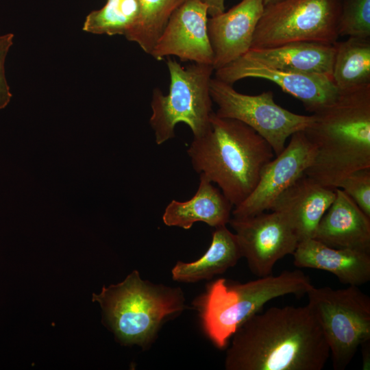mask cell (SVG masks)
Instances as JSON below:
<instances>
[{
    "instance_id": "6da1fadb",
    "label": "cell",
    "mask_w": 370,
    "mask_h": 370,
    "mask_svg": "<svg viewBox=\"0 0 370 370\" xmlns=\"http://www.w3.org/2000/svg\"><path fill=\"white\" fill-rule=\"evenodd\" d=\"M232 337L225 358L227 370H321L330 355L308 304L258 312Z\"/></svg>"
},
{
    "instance_id": "7a4b0ae2",
    "label": "cell",
    "mask_w": 370,
    "mask_h": 370,
    "mask_svg": "<svg viewBox=\"0 0 370 370\" xmlns=\"http://www.w3.org/2000/svg\"><path fill=\"white\" fill-rule=\"evenodd\" d=\"M312 114L303 132L315 155L306 175L336 189L350 173L370 168V84L339 91Z\"/></svg>"
},
{
    "instance_id": "3957f363",
    "label": "cell",
    "mask_w": 370,
    "mask_h": 370,
    "mask_svg": "<svg viewBox=\"0 0 370 370\" xmlns=\"http://www.w3.org/2000/svg\"><path fill=\"white\" fill-rule=\"evenodd\" d=\"M187 153L194 170L217 184L234 207L252 193L263 167L275 157L270 145L256 131L214 112L210 130L193 138Z\"/></svg>"
},
{
    "instance_id": "277c9868",
    "label": "cell",
    "mask_w": 370,
    "mask_h": 370,
    "mask_svg": "<svg viewBox=\"0 0 370 370\" xmlns=\"http://www.w3.org/2000/svg\"><path fill=\"white\" fill-rule=\"evenodd\" d=\"M313 286L310 278L297 269L245 283L219 278L207 284L205 291L193 300V306L198 312L204 334L215 347L222 349L238 328L267 302L290 294L303 297Z\"/></svg>"
},
{
    "instance_id": "5b68a950",
    "label": "cell",
    "mask_w": 370,
    "mask_h": 370,
    "mask_svg": "<svg viewBox=\"0 0 370 370\" xmlns=\"http://www.w3.org/2000/svg\"><path fill=\"white\" fill-rule=\"evenodd\" d=\"M92 301L101 308L103 322L124 345L148 349L162 325L185 308L179 287L143 280L134 270L117 284L103 286Z\"/></svg>"
},
{
    "instance_id": "8992f818",
    "label": "cell",
    "mask_w": 370,
    "mask_h": 370,
    "mask_svg": "<svg viewBox=\"0 0 370 370\" xmlns=\"http://www.w3.org/2000/svg\"><path fill=\"white\" fill-rule=\"evenodd\" d=\"M170 84L168 94L159 88L152 91L149 124L157 145L175 136L177 123L191 130L193 138L204 136L210 129L212 100L210 85L214 70L212 65L193 63L186 67L168 58Z\"/></svg>"
},
{
    "instance_id": "52a82bcc",
    "label": "cell",
    "mask_w": 370,
    "mask_h": 370,
    "mask_svg": "<svg viewBox=\"0 0 370 370\" xmlns=\"http://www.w3.org/2000/svg\"><path fill=\"white\" fill-rule=\"evenodd\" d=\"M306 295L326 338L333 368L344 370L361 344L370 340V298L351 285L338 289L313 286Z\"/></svg>"
},
{
    "instance_id": "ba28073f",
    "label": "cell",
    "mask_w": 370,
    "mask_h": 370,
    "mask_svg": "<svg viewBox=\"0 0 370 370\" xmlns=\"http://www.w3.org/2000/svg\"><path fill=\"white\" fill-rule=\"evenodd\" d=\"M343 0H280L264 5L251 48L338 40Z\"/></svg>"
},
{
    "instance_id": "9c48e42d",
    "label": "cell",
    "mask_w": 370,
    "mask_h": 370,
    "mask_svg": "<svg viewBox=\"0 0 370 370\" xmlns=\"http://www.w3.org/2000/svg\"><path fill=\"white\" fill-rule=\"evenodd\" d=\"M210 91L218 116L239 121L253 129L270 145L275 156L284 150L288 138L304 131L313 120L312 114H296L277 104L272 91L246 95L214 77Z\"/></svg>"
},
{
    "instance_id": "30bf717a",
    "label": "cell",
    "mask_w": 370,
    "mask_h": 370,
    "mask_svg": "<svg viewBox=\"0 0 370 370\" xmlns=\"http://www.w3.org/2000/svg\"><path fill=\"white\" fill-rule=\"evenodd\" d=\"M235 231L243 258L258 278L272 274L275 263L293 254L299 243L286 218L280 212H262L228 223Z\"/></svg>"
},
{
    "instance_id": "8fae6325",
    "label": "cell",
    "mask_w": 370,
    "mask_h": 370,
    "mask_svg": "<svg viewBox=\"0 0 370 370\" xmlns=\"http://www.w3.org/2000/svg\"><path fill=\"white\" fill-rule=\"evenodd\" d=\"M284 150L263 167L249 197L234 207V218H246L269 210L275 199L312 164L315 152L303 131L293 134Z\"/></svg>"
},
{
    "instance_id": "7c38bea8",
    "label": "cell",
    "mask_w": 370,
    "mask_h": 370,
    "mask_svg": "<svg viewBox=\"0 0 370 370\" xmlns=\"http://www.w3.org/2000/svg\"><path fill=\"white\" fill-rule=\"evenodd\" d=\"M214 74V77L232 85L248 77L271 81L299 99L312 113L331 103L339 92L330 76L274 69L243 56L215 70Z\"/></svg>"
},
{
    "instance_id": "4fadbf2b",
    "label": "cell",
    "mask_w": 370,
    "mask_h": 370,
    "mask_svg": "<svg viewBox=\"0 0 370 370\" xmlns=\"http://www.w3.org/2000/svg\"><path fill=\"white\" fill-rule=\"evenodd\" d=\"M208 18L204 3L186 0L173 12L149 55L157 60L174 56L184 62L212 66Z\"/></svg>"
},
{
    "instance_id": "5bb4252c",
    "label": "cell",
    "mask_w": 370,
    "mask_h": 370,
    "mask_svg": "<svg viewBox=\"0 0 370 370\" xmlns=\"http://www.w3.org/2000/svg\"><path fill=\"white\" fill-rule=\"evenodd\" d=\"M264 8L262 0H241L227 12L208 17L207 29L214 71L238 59L251 49Z\"/></svg>"
},
{
    "instance_id": "9a60e30c",
    "label": "cell",
    "mask_w": 370,
    "mask_h": 370,
    "mask_svg": "<svg viewBox=\"0 0 370 370\" xmlns=\"http://www.w3.org/2000/svg\"><path fill=\"white\" fill-rule=\"evenodd\" d=\"M336 197V189L323 186L305 173L273 201L269 210L282 214L299 243L314 238L317 227Z\"/></svg>"
},
{
    "instance_id": "2e32d148",
    "label": "cell",
    "mask_w": 370,
    "mask_h": 370,
    "mask_svg": "<svg viewBox=\"0 0 370 370\" xmlns=\"http://www.w3.org/2000/svg\"><path fill=\"white\" fill-rule=\"evenodd\" d=\"M314 238L334 248L370 254V217L341 189L321 217Z\"/></svg>"
},
{
    "instance_id": "e0dca14e",
    "label": "cell",
    "mask_w": 370,
    "mask_h": 370,
    "mask_svg": "<svg viewBox=\"0 0 370 370\" xmlns=\"http://www.w3.org/2000/svg\"><path fill=\"white\" fill-rule=\"evenodd\" d=\"M299 268L325 271L343 284L362 286L370 280V254L329 247L314 238L299 243L293 254Z\"/></svg>"
},
{
    "instance_id": "ac0fdd59",
    "label": "cell",
    "mask_w": 370,
    "mask_h": 370,
    "mask_svg": "<svg viewBox=\"0 0 370 370\" xmlns=\"http://www.w3.org/2000/svg\"><path fill=\"white\" fill-rule=\"evenodd\" d=\"M334 55V44L295 42L251 48L243 57L274 69L332 77Z\"/></svg>"
},
{
    "instance_id": "d6986e66",
    "label": "cell",
    "mask_w": 370,
    "mask_h": 370,
    "mask_svg": "<svg viewBox=\"0 0 370 370\" xmlns=\"http://www.w3.org/2000/svg\"><path fill=\"white\" fill-rule=\"evenodd\" d=\"M212 183L200 173L196 193L187 201L172 200L162 215L164 223L184 230L191 228L195 223L199 221L214 228L226 225L234 206Z\"/></svg>"
},
{
    "instance_id": "ffe728a7",
    "label": "cell",
    "mask_w": 370,
    "mask_h": 370,
    "mask_svg": "<svg viewBox=\"0 0 370 370\" xmlns=\"http://www.w3.org/2000/svg\"><path fill=\"white\" fill-rule=\"evenodd\" d=\"M241 258L236 234L226 225L220 226L213 232L206 253L194 262H177L172 269V278L173 280L187 283L210 280L234 267Z\"/></svg>"
},
{
    "instance_id": "44dd1931",
    "label": "cell",
    "mask_w": 370,
    "mask_h": 370,
    "mask_svg": "<svg viewBox=\"0 0 370 370\" xmlns=\"http://www.w3.org/2000/svg\"><path fill=\"white\" fill-rule=\"evenodd\" d=\"M334 47L332 77L338 90L370 84V38L348 37Z\"/></svg>"
},
{
    "instance_id": "7402d4cb",
    "label": "cell",
    "mask_w": 370,
    "mask_h": 370,
    "mask_svg": "<svg viewBox=\"0 0 370 370\" xmlns=\"http://www.w3.org/2000/svg\"><path fill=\"white\" fill-rule=\"evenodd\" d=\"M140 14V0H106L101 8L87 15L82 29L94 34L126 38L136 26Z\"/></svg>"
},
{
    "instance_id": "603a6c76",
    "label": "cell",
    "mask_w": 370,
    "mask_h": 370,
    "mask_svg": "<svg viewBox=\"0 0 370 370\" xmlns=\"http://www.w3.org/2000/svg\"><path fill=\"white\" fill-rule=\"evenodd\" d=\"M186 0H140V14L126 37L150 54L173 12Z\"/></svg>"
},
{
    "instance_id": "cb8c5ba5",
    "label": "cell",
    "mask_w": 370,
    "mask_h": 370,
    "mask_svg": "<svg viewBox=\"0 0 370 370\" xmlns=\"http://www.w3.org/2000/svg\"><path fill=\"white\" fill-rule=\"evenodd\" d=\"M338 35L370 38V0H345L342 2Z\"/></svg>"
},
{
    "instance_id": "d4e9b609",
    "label": "cell",
    "mask_w": 370,
    "mask_h": 370,
    "mask_svg": "<svg viewBox=\"0 0 370 370\" xmlns=\"http://www.w3.org/2000/svg\"><path fill=\"white\" fill-rule=\"evenodd\" d=\"M370 217V168L356 171L345 177L338 188Z\"/></svg>"
},
{
    "instance_id": "484cf974",
    "label": "cell",
    "mask_w": 370,
    "mask_h": 370,
    "mask_svg": "<svg viewBox=\"0 0 370 370\" xmlns=\"http://www.w3.org/2000/svg\"><path fill=\"white\" fill-rule=\"evenodd\" d=\"M13 34L0 36V109L4 108L10 102L12 93L5 76L4 63L5 57L13 44Z\"/></svg>"
},
{
    "instance_id": "4316f807",
    "label": "cell",
    "mask_w": 370,
    "mask_h": 370,
    "mask_svg": "<svg viewBox=\"0 0 370 370\" xmlns=\"http://www.w3.org/2000/svg\"><path fill=\"white\" fill-rule=\"evenodd\" d=\"M208 7V16H212L225 11V0H201Z\"/></svg>"
},
{
    "instance_id": "83f0119b",
    "label": "cell",
    "mask_w": 370,
    "mask_h": 370,
    "mask_svg": "<svg viewBox=\"0 0 370 370\" xmlns=\"http://www.w3.org/2000/svg\"><path fill=\"white\" fill-rule=\"evenodd\" d=\"M362 349V369H370V340L364 342L361 344Z\"/></svg>"
},
{
    "instance_id": "f1b7e54d",
    "label": "cell",
    "mask_w": 370,
    "mask_h": 370,
    "mask_svg": "<svg viewBox=\"0 0 370 370\" xmlns=\"http://www.w3.org/2000/svg\"><path fill=\"white\" fill-rule=\"evenodd\" d=\"M278 1H280V0H262L263 3H264V5H267L268 4L276 2Z\"/></svg>"
}]
</instances>
